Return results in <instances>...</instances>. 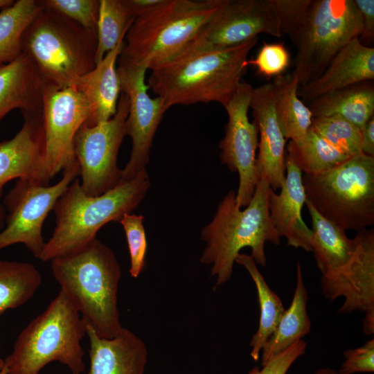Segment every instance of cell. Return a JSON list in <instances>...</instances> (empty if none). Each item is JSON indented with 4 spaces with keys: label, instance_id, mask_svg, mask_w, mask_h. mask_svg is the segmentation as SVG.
<instances>
[{
    "label": "cell",
    "instance_id": "obj_38",
    "mask_svg": "<svg viewBox=\"0 0 374 374\" xmlns=\"http://www.w3.org/2000/svg\"><path fill=\"white\" fill-rule=\"evenodd\" d=\"M345 360L339 374L374 372V338L366 341L363 346L345 350Z\"/></svg>",
    "mask_w": 374,
    "mask_h": 374
},
{
    "label": "cell",
    "instance_id": "obj_40",
    "mask_svg": "<svg viewBox=\"0 0 374 374\" xmlns=\"http://www.w3.org/2000/svg\"><path fill=\"white\" fill-rule=\"evenodd\" d=\"M362 18V30L359 37L364 46H371L374 40V0H353Z\"/></svg>",
    "mask_w": 374,
    "mask_h": 374
},
{
    "label": "cell",
    "instance_id": "obj_14",
    "mask_svg": "<svg viewBox=\"0 0 374 374\" xmlns=\"http://www.w3.org/2000/svg\"><path fill=\"white\" fill-rule=\"evenodd\" d=\"M253 89L250 84L242 81L224 107L228 122L219 144L222 164L226 165L231 172L238 173L235 202L240 208L249 204L259 180L256 170L258 127L248 117Z\"/></svg>",
    "mask_w": 374,
    "mask_h": 374
},
{
    "label": "cell",
    "instance_id": "obj_12",
    "mask_svg": "<svg viewBox=\"0 0 374 374\" xmlns=\"http://www.w3.org/2000/svg\"><path fill=\"white\" fill-rule=\"evenodd\" d=\"M260 33L282 37L271 0H225L183 51L228 48L257 37Z\"/></svg>",
    "mask_w": 374,
    "mask_h": 374
},
{
    "label": "cell",
    "instance_id": "obj_46",
    "mask_svg": "<svg viewBox=\"0 0 374 374\" xmlns=\"http://www.w3.org/2000/svg\"><path fill=\"white\" fill-rule=\"evenodd\" d=\"M0 350H1V342H0ZM4 366V360L2 359L1 357H0V369L3 368Z\"/></svg>",
    "mask_w": 374,
    "mask_h": 374
},
{
    "label": "cell",
    "instance_id": "obj_23",
    "mask_svg": "<svg viewBox=\"0 0 374 374\" xmlns=\"http://www.w3.org/2000/svg\"><path fill=\"white\" fill-rule=\"evenodd\" d=\"M43 82L30 58L22 53L0 64V123L12 110L23 115L42 113Z\"/></svg>",
    "mask_w": 374,
    "mask_h": 374
},
{
    "label": "cell",
    "instance_id": "obj_11",
    "mask_svg": "<svg viewBox=\"0 0 374 374\" xmlns=\"http://www.w3.org/2000/svg\"><path fill=\"white\" fill-rule=\"evenodd\" d=\"M128 112V97L121 92L112 118L92 127L84 123L75 135L74 156L79 165L80 186L87 196H99L121 183L117 157L125 136Z\"/></svg>",
    "mask_w": 374,
    "mask_h": 374
},
{
    "label": "cell",
    "instance_id": "obj_34",
    "mask_svg": "<svg viewBox=\"0 0 374 374\" xmlns=\"http://www.w3.org/2000/svg\"><path fill=\"white\" fill-rule=\"evenodd\" d=\"M42 7L96 32L100 0H39Z\"/></svg>",
    "mask_w": 374,
    "mask_h": 374
},
{
    "label": "cell",
    "instance_id": "obj_8",
    "mask_svg": "<svg viewBox=\"0 0 374 374\" xmlns=\"http://www.w3.org/2000/svg\"><path fill=\"white\" fill-rule=\"evenodd\" d=\"M308 199L324 217L344 230L374 224V157L362 152L322 173L302 175Z\"/></svg>",
    "mask_w": 374,
    "mask_h": 374
},
{
    "label": "cell",
    "instance_id": "obj_31",
    "mask_svg": "<svg viewBox=\"0 0 374 374\" xmlns=\"http://www.w3.org/2000/svg\"><path fill=\"white\" fill-rule=\"evenodd\" d=\"M35 0H17L0 12V64L9 63L21 54L22 35L42 10Z\"/></svg>",
    "mask_w": 374,
    "mask_h": 374
},
{
    "label": "cell",
    "instance_id": "obj_29",
    "mask_svg": "<svg viewBox=\"0 0 374 374\" xmlns=\"http://www.w3.org/2000/svg\"><path fill=\"white\" fill-rule=\"evenodd\" d=\"M42 283V276L32 263L0 259V316L26 304Z\"/></svg>",
    "mask_w": 374,
    "mask_h": 374
},
{
    "label": "cell",
    "instance_id": "obj_2",
    "mask_svg": "<svg viewBox=\"0 0 374 374\" xmlns=\"http://www.w3.org/2000/svg\"><path fill=\"white\" fill-rule=\"evenodd\" d=\"M52 274L86 326L111 339L123 330L118 308L121 266L96 237L79 249L51 260Z\"/></svg>",
    "mask_w": 374,
    "mask_h": 374
},
{
    "label": "cell",
    "instance_id": "obj_45",
    "mask_svg": "<svg viewBox=\"0 0 374 374\" xmlns=\"http://www.w3.org/2000/svg\"><path fill=\"white\" fill-rule=\"evenodd\" d=\"M12 0H0V10H3L14 3Z\"/></svg>",
    "mask_w": 374,
    "mask_h": 374
},
{
    "label": "cell",
    "instance_id": "obj_24",
    "mask_svg": "<svg viewBox=\"0 0 374 374\" xmlns=\"http://www.w3.org/2000/svg\"><path fill=\"white\" fill-rule=\"evenodd\" d=\"M312 229V248L321 276L331 274L343 267L352 258L357 239H350L346 230L321 215L305 199Z\"/></svg>",
    "mask_w": 374,
    "mask_h": 374
},
{
    "label": "cell",
    "instance_id": "obj_9",
    "mask_svg": "<svg viewBox=\"0 0 374 374\" xmlns=\"http://www.w3.org/2000/svg\"><path fill=\"white\" fill-rule=\"evenodd\" d=\"M362 30V18L353 0H312L303 26L292 41L296 49L292 73L299 86L319 76Z\"/></svg>",
    "mask_w": 374,
    "mask_h": 374
},
{
    "label": "cell",
    "instance_id": "obj_21",
    "mask_svg": "<svg viewBox=\"0 0 374 374\" xmlns=\"http://www.w3.org/2000/svg\"><path fill=\"white\" fill-rule=\"evenodd\" d=\"M89 368L87 374H144L148 350L144 342L123 328L115 337H99L89 326Z\"/></svg>",
    "mask_w": 374,
    "mask_h": 374
},
{
    "label": "cell",
    "instance_id": "obj_39",
    "mask_svg": "<svg viewBox=\"0 0 374 374\" xmlns=\"http://www.w3.org/2000/svg\"><path fill=\"white\" fill-rule=\"evenodd\" d=\"M307 344L300 340L271 358L263 366H255L247 374H287L294 362L305 354Z\"/></svg>",
    "mask_w": 374,
    "mask_h": 374
},
{
    "label": "cell",
    "instance_id": "obj_4",
    "mask_svg": "<svg viewBox=\"0 0 374 374\" xmlns=\"http://www.w3.org/2000/svg\"><path fill=\"white\" fill-rule=\"evenodd\" d=\"M150 184L145 169L103 195L89 197L82 190L80 179H74L54 206L55 227L39 260L51 261L72 253L96 238L107 223L120 222L140 204Z\"/></svg>",
    "mask_w": 374,
    "mask_h": 374
},
{
    "label": "cell",
    "instance_id": "obj_19",
    "mask_svg": "<svg viewBox=\"0 0 374 374\" xmlns=\"http://www.w3.org/2000/svg\"><path fill=\"white\" fill-rule=\"evenodd\" d=\"M285 168V179L280 193L271 189L269 193V218L276 233L279 238H285L287 245L312 251V232L301 217L306 199L302 172L287 155Z\"/></svg>",
    "mask_w": 374,
    "mask_h": 374
},
{
    "label": "cell",
    "instance_id": "obj_47",
    "mask_svg": "<svg viewBox=\"0 0 374 374\" xmlns=\"http://www.w3.org/2000/svg\"><path fill=\"white\" fill-rule=\"evenodd\" d=\"M0 374H8L7 369L5 366L3 368L0 369Z\"/></svg>",
    "mask_w": 374,
    "mask_h": 374
},
{
    "label": "cell",
    "instance_id": "obj_5",
    "mask_svg": "<svg viewBox=\"0 0 374 374\" xmlns=\"http://www.w3.org/2000/svg\"><path fill=\"white\" fill-rule=\"evenodd\" d=\"M225 0H163L136 18L119 58L152 69L181 53Z\"/></svg>",
    "mask_w": 374,
    "mask_h": 374
},
{
    "label": "cell",
    "instance_id": "obj_37",
    "mask_svg": "<svg viewBox=\"0 0 374 374\" xmlns=\"http://www.w3.org/2000/svg\"><path fill=\"white\" fill-rule=\"evenodd\" d=\"M278 17L281 36L292 41L303 26L312 0H271Z\"/></svg>",
    "mask_w": 374,
    "mask_h": 374
},
{
    "label": "cell",
    "instance_id": "obj_43",
    "mask_svg": "<svg viewBox=\"0 0 374 374\" xmlns=\"http://www.w3.org/2000/svg\"><path fill=\"white\" fill-rule=\"evenodd\" d=\"M6 214V212L5 206L2 203H0V232L5 226Z\"/></svg>",
    "mask_w": 374,
    "mask_h": 374
},
{
    "label": "cell",
    "instance_id": "obj_33",
    "mask_svg": "<svg viewBox=\"0 0 374 374\" xmlns=\"http://www.w3.org/2000/svg\"><path fill=\"white\" fill-rule=\"evenodd\" d=\"M312 130L341 152L354 156L362 152V131L339 115L313 117Z\"/></svg>",
    "mask_w": 374,
    "mask_h": 374
},
{
    "label": "cell",
    "instance_id": "obj_15",
    "mask_svg": "<svg viewBox=\"0 0 374 374\" xmlns=\"http://www.w3.org/2000/svg\"><path fill=\"white\" fill-rule=\"evenodd\" d=\"M89 114L87 100L74 86L58 89L43 84L45 162L50 179L76 161L74 137Z\"/></svg>",
    "mask_w": 374,
    "mask_h": 374
},
{
    "label": "cell",
    "instance_id": "obj_6",
    "mask_svg": "<svg viewBox=\"0 0 374 374\" xmlns=\"http://www.w3.org/2000/svg\"><path fill=\"white\" fill-rule=\"evenodd\" d=\"M21 46L43 84L55 88L73 86L96 66V32L46 8L24 30Z\"/></svg>",
    "mask_w": 374,
    "mask_h": 374
},
{
    "label": "cell",
    "instance_id": "obj_28",
    "mask_svg": "<svg viewBox=\"0 0 374 374\" xmlns=\"http://www.w3.org/2000/svg\"><path fill=\"white\" fill-rule=\"evenodd\" d=\"M235 262L247 269L257 290L260 305L259 325L256 332L252 336L249 346L251 348V358L258 362L265 342L275 330L285 309L279 296L266 283L251 256L240 253L235 258Z\"/></svg>",
    "mask_w": 374,
    "mask_h": 374
},
{
    "label": "cell",
    "instance_id": "obj_17",
    "mask_svg": "<svg viewBox=\"0 0 374 374\" xmlns=\"http://www.w3.org/2000/svg\"><path fill=\"white\" fill-rule=\"evenodd\" d=\"M20 130L0 142V199L4 186L13 179H27L48 185L45 162L42 113L23 115Z\"/></svg>",
    "mask_w": 374,
    "mask_h": 374
},
{
    "label": "cell",
    "instance_id": "obj_30",
    "mask_svg": "<svg viewBox=\"0 0 374 374\" xmlns=\"http://www.w3.org/2000/svg\"><path fill=\"white\" fill-rule=\"evenodd\" d=\"M287 151L300 170L310 175L328 171L350 157L328 143L312 127L301 139L290 141Z\"/></svg>",
    "mask_w": 374,
    "mask_h": 374
},
{
    "label": "cell",
    "instance_id": "obj_42",
    "mask_svg": "<svg viewBox=\"0 0 374 374\" xmlns=\"http://www.w3.org/2000/svg\"><path fill=\"white\" fill-rule=\"evenodd\" d=\"M362 131V152L374 157V116L365 124Z\"/></svg>",
    "mask_w": 374,
    "mask_h": 374
},
{
    "label": "cell",
    "instance_id": "obj_27",
    "mask_svg": "<svg viewBox=\"0 0 374 374\" xmlns=\"http://www.w3.org/2000/svg\"><path fill=\"white\" fill-rule=\"evenodd\" d=\"M271 84L276 116L285 139H301L311 127L313 116L298 96L296 77L293 73L282 74Z\"/></svg>",
    "mask_w": 374,
    "mask_h": 374
},
{
    "label": "cell",
    "instance_id": "obj_25",
    "mask_svg": "<svg viewBox=\"0 0 374 374\" xmlns=\"http://www.w3.org/2000/svg\"><path fill=\"white\" fill-rule=\"evenodd\" d=\"M308 107L313 117L339 115L362 130L374 116L373 80L323 94L308 102Z\"/></svg>",
    "mask_w": 374,
    "mask_h": 374
},
{
    "label": "cell",
    "instance_id": "obj_3",
    "mask_svg": "<svg viewBox=\"0 0 374 374\" xmlns=\"http://www.w3.org/2000/svg\"><path fill=\"white\" fill-rule=\"evenodd\" d=\"M271 190L268 181L260 179L251 200L242 211L236 205L235 192L230 190L220 203L212 221L202 229L201 238L206 245L199 262L212 265L210 271L216 278L215 287L229 280L242 249L250 247L255 262L265 267V243L280 244L269 218Z\"/></svg>",
    "mask_w": 374,
    "mask_h": 374
},
{
    "label": "cell",
    "instance_id": "obj_44",
    "mask_svg": "<svg viewBox=\"0 0 374 374\" xmlns=\"http://www.w3.org/2000/svg\"><path fill=\"white\" fill-rule=\"evenodd\" d=\"M314 374H339L338 371L330 368H323L319 369Z\"/></svg>",
    "mask_w": 374,
    "mask_h": 374
},
{
    "label": "cell",
    "instance_id": "obj_41",
    "mask_svg": "<svg viewBox=\"0 0 374 374\" xmlns=\"http://www.w3.org/2000/svg\"><path fill=\"white\" fill-rule=\"evenodd\" d=\"M163 0H122L130 15L136 19L159 6Z\"/></svg>",
    "mask_w": 374,
    "mask_h": 374
},
{
    "label": "cell",
    "instance_id": "obj_13",
    "mask_svg": "<svg viewBox=\"0 0 374 374\" xmlns=\"http://www.w3.org/2000/svg\"><path fill=\"white\" fill-rule=\"evenodd\" d=\"M118 60L121 90L129 99L125 136H130L132 139L130 159L122 170L121 182H125L146 169L154 134L168 108L161 98H151L148 95L145 67L119 57Z\"/></svg>",
    "mask_w": 374,
    "mask_h": 374
},
{
    "label": "cell",
    "instance_id": "obj_35",
    "mask_svg": "<svg viewBox=\"0 0 374 374\" xmlns=\"http://www.w3.org/2000/svg\"><path fill=\"white\" fill-rule=\"evenodd\" d=\"M145 217L127 213L119 223L125 233L130 257V274L137 278L143 269L147 250V240L143 225Z\"/></svg>",
    "mask_w": 374,
    "mask_h": 374
},
{
    "label": "cell",
    "instance_id": "obj_1",
    "mask_svg": "<svg viewBox=\"0 0 374 374\" xmlns=\"http://www.w3.org/2000/svg\"><path fill=\"white\" fill-rule=\"evenodd\" d=\"M257 42L258 37L222 50L184 51L151 69L148 86L168 108L211 102L224 107L242 82Z\"/></svg>",
    "mask_w": 374,
    "mask_h": 374
},
{
    "label": "cell",
    "instance_id": "obj_10",
    "mask_svg": "<svg viewBox=\"0 0 374 374\" xmlns=\"http://www.w3.org/2000/svg\"><path fill=\"white\" fill-rule=\"evenodd\" d=\"M78 175L79 165L75 161L63 170L61 179L52 186L17 179L3 199L6 214L5 226L0 232V250L20 243L39 260L46 244L42 236L44 222Z\"/></svg>",
    "mask_w": 374,
    "mask_h": 374
},
{
    "label": "cell",
    "instance_id": "obj_36",
    "mask_svg": "<svg viewBox=\"0 0 374 374\" xmlns=\"http://www.w3.org/2000/svg\"><path fill=\"white\" fill-rule=\"evenodd\" d=\"M290 61V55L283 42H263L256 56L247 60V64L253 66L259 74L269 78L282 75Z\"/></svg>",
    "mask_w": 374,
    "mask_h": 374
},
{
    "label": "cell",
    "instance_id": "obj_32",
    "mask_svg": "<svg viewBox=\"0 0 374 374\" xmlns=\"http://www.w3.org/2000/svg\"><path fill=\"white\" fill-rule=\"evenodd\" d=\"M134 19L127 11L122 0H100L96 64L124 40Z\"/></svg>",
    "mask_w": 374,
    "mask_h": 374
},
{
    "label": "cell",
    "instance_id": "obj_20",
    "mask_svg": "<svg viewBox=\"0 0 374 374\" xmlns=\"http://www.w3.org/2000/svg\"><path fill=\"white\" fill-rule=\"evenodd\" d=\"M374 79V48L356 37L345 45L314 80L299 87L298 96L307 103L346 87Z\"/></svg>",
    "mask_w": 374,
    "mask_h": 374
},
{
    "label": "cell",
    "instance_id": "obj_16",
    "mask_svg": "<svg viewBox=\"0 0 374 374\" xmlns=\"http://www.w3.org/2000/svg\"><path fill=\"white\" fill-rule=\"evenodd\" d=\"M350 260L338 271L321 277V292L334 301L344 297L340 313H365L363 332L374 333V230L359 231Z\"/></svg>",
    "mask_w": 374,
    "mask_h": 374
},
{
    "label": "cell",
    "instance_id": "obj_26",
    "mask_svg": "<svg viewBox=\"0 0 374 374\" xmlns=\"http://www.w3.org/2000/svg\"><path fill=\"white\" fill-rule=\"evenodd\" d=\"M308 299L301 265L298 262L296 284L292 302L283 312L275 330L262 348L260 355L261 366L310 332L311 322L307 312Z\"/></svg>",
    "mask_w": 374,
    "mask_h": 374
},
{
    "label": "cell",
    "instance_id": "obj_18",
    "mask_svg": "<svg viewBox=\"0 0 374 374\" xmlns=\"http://www.w3.org/2000/svg\"><path fill=\"white\" fill-rule=\"evenodd\" d=\"M249 108L260 132L256 170L258 179H267L271 188H280L285 179L286 139L279 126L274 106L271 83L253 89Z\"/></svg>",
    "mask_w": 374,
    "mask_h": 374
},
{
    "label": "cell",
    "instance_id": "obj_7",
    "mask_svg": "<svg viewBox=\"0 0 374 374\" xmlns=\"http://www.w3.org/2000/svg\"><path fill=\"white\" fill-rule=\"evenodd\" d=\"M86 325L66 296L59 292L44 311L19 334L11 353L3 359L8 374H39L58 362L72 374L85 369L81 341Z\"/></svg>",
    "mask_w": 374,
    "mask_h": 374
},
{
    "label": "cell",
    "instance_id": "obj_22",
    "mask_svg": "<svg viewBox=\"0 0 374 374\" xmlns=\"http://www.w3.org/2000/svg\"><path fill=\"white\" fill-rule=\"evenodd\" d=\"M124 40L108 52L95 67L80 76L74 87L80 91L89 107L86 123L92 127L112 118L116 112L121 90L116 62Z\"/></svg>",
    "mask_w": 374,
    "mask_h": 374
}]
</instances>
